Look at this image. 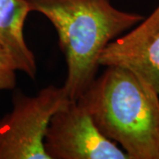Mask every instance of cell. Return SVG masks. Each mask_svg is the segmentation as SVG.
<instances>
[{
  "mask_svg": "<svg viewBox=\"0 0 159 159\" xmlns=\"http://www.w3.org/2000/svg\"><path fill=\"white\" fill-rule=\"evenodd\" d=\"M70 101L64 88L54 85L34 97L16 92L11 111L0 119V159H50L43 146L46 130Z\"/></svg>",
  "mask_w": 159,
  "mask_h": 159,
  "instance_id": "cell-3",
  "label": "cell"
},
{
  "mask_svg": "<svg viewBox=\"0 0 159 159\" xmlns=\"http://www.w3.org/2000/svg\"><path fill=\"white\" fill-rule=\"evenodd\" d=\"M99 65L129 69L159 94V5L137 27L111 41L102 51Z\"/></svg>",
  "mask_w": 159,
  "mask_h": 159,
  "instance_id": "cell-5",
  "label": "cell"
},
{
  "mask_svg": "<svg viewBox=\"0 0 159 159\" xmlns=\"http://www.w3.org/2000/svg\"><path fill=\"white\" fill-rule=\"evenodd\" d=\"M31 11L53 25L66 63L64 89L77 102L97 78L103 49L144 20L120 11L110 0H28Z\"/></svg>",
  "mask_w": 159,
  "mask_h": 159,
  "instance_id": "cell-1",
  "label": "cell"
},
{
  "mask_svg": "<svg viewBox=\"0 0 159 159\" xmlns=\"http://www.w3.org/2000/svg\"><path fill=\"white\" fill-rule=\"evenodd\" d=\"M16 72L11 57L0 43V90H11L15 88Z\"/></svg>",
  "mask_w": 159,
  "mask_h": 159,
  "instance_id": "cell-7",
  "label": "cell"
},
{
  "mask_svg": "<svg viewBox=\"0 0 159 159\" xmlns=\"http://www.w3.org/2000/svg\"><path fill=\"white\" fill-rule=\"evenodd\" d=\"M31 7L28 0H0V43L11 57L17 71L34 80L35 56L24 35V27Z\"/></svg>",
  "mask_w": 159,
  "mask_h": 159,
  "instance_id": "cell-6",
  "label": "cell"
},
{
  "mask_svg": "<svg viewBox=\"0 0 159 159\" xmlns=\"http://www.w3.org/2000/svg\"><path fill=\"white\" fill-rule=\"evenodd\" d=\"M43 146L50 159H129L99 131L87 109L74 101L52 116Z\"/></svg>",
  "mask_w": 159,
  "mask_h": 159,
  "instance_id": "cell-4",
  "label": "cell"
},
{
  "mask_svg": "<svg viewBox=\"0 0 159 159\" xmlns=\"http://www.w3.org/2000/svg\"><path fill=\"white\" fill-rule=\"evenodd\" d=\"M77 102L129 159H159V94L129 69L111 66Z\"/></svg>",
  "mask_w": 159,
  "mask_h": 159,
  "instance_id": "cell-2",
  "label": "cell"
}]
</instances>
